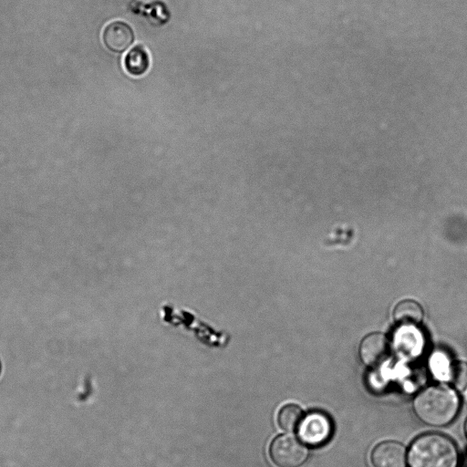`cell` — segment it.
<instances>
[{
	"label": "cell",
	"instance_id": "7c38bea8",
	"mask_svg": "<svg viewBox=\"0 0 467 467\" xmlns=\"http://www.w3.org/2000/svg\"><path fill=\"white\" fill-rule=\"evenodd\" d=\"M464 433H465V436L467 438V418H466V420L464 421Z\"/></svg>",
	"mask_w": 467,
	"mask_h": 467
},
{
	"label": "cell",
	"instance_id": "4fadbf2b",
	"mask_svg": "<svg viewBox=\"0 0 467 467\" xmlns=\"http://www.w3.org/2000/svg\"><path fill=\"white\" fill-rule=\"evenodd\" d=\"M1 369H2V366H1V362H0V374H1Z\"/></svg>",
	"mask_w": 467,
	"mask_h": 467
},
{
	"label": "cell",
	"instance_id": "7a4b0ae2",
	"mask_svg": "<svg viewBox=\"0 0 467 467\" xmlns=\"http://www.w3.org/2000/svg\"><path fill=\"white\" fill-rule=\"evenodd\" d=\"M409 467H458L460 453L446 435L430 432L417 437L407 453Z\"/></svg>",
	"mask_w": 467,
	"mask_h": 467
},
{
	"label": "cell",
	"instance_id": "5b68a950",
	"mask_svg": "<svg viewBox=\"0 0 467 467\" xmlns=\"http://www.w3.org/2000/svg\"><path fill=\"white\" fill-rule=\"evenodd\" d=\"M102 40L109 50L114 53H123L135 41L134 30L130 24L124 21H113L103 29Z\"/></svg>",
	"mask_w": 467,
	"mask_h": 467
},
{
	"label": "cell",
	"instance_id": "ba28073f",
	"mask_svg": "<svg viewBox=\"0 0 467 467\" xmlns=\"http://www.w3.org/2000/svg\"><path fill=\"white\" fill-rule=\"evenodd\" d=\"M126 72L134 78L145 75L150 66V57L146 47L140 44L131 47L123 58Z\"/></svg>",
	"mask_w": 467,
	"mask_h": 467
},
{
	"label": "cell",
	"instance_id": "8fae6325",
	"mask_svg": "<svg viewBox=\"0 0 467 467\" xmlns=\"http://www.w3.org/2000/svg\"><path fill=\"white\" fill-rule=\"evenodd\" d=\"M448 381L453 389L462 391L467 388V363L456 361L451 363L446 372Z\"/></svg>",
	"mask_w": 467,
	"mask_h": 467
},
{
	"label": "cell",
	"instance_id": "9c48e42d",
	"mask_svg": "<svg viewBox=\"0 0 467 467\" xmlns=\"http://www.w3.org/2000/svg\"><path fill=\"white\" fill-rule=\"evenodd\" d=\"M393 318L402 326L418 325L423 318V309L416 301L402 300L394 307Z\"/></svg>",
	"mask_w": 467,
	"mask_h": 467
},
{
	"label": "cell",
	"instance_id": "277c9868",
	"mask_svg": "<svg viewBox=\"0 0 467 467\" xmlns=\"http://www.w3.org/2000/svg\"><path fill=\"white\" fill-rule=\"evenodd\" d=\"M333 431L332 421L324 412L312 411L301 420L297 432L299 439L312 447L326 443Z\"/></svg>",
	"mask_w": 467,
	"mask_h": 467
},
{
	"label": "cell",
	"instance_id": "30bf717a",
	"mask_svg": "<svg viewBox=\"0 0 467 467\" xmlns=\"http://www.w3.org/2000/svg\"><path fill=\"white\" fill-rule=\"evenodd\" d=\"M303 417V411L299 406L286 404L280 409L277 422L282 430L292 431L298 427Z\"/></svg>",
	"mask_w": 467,
	"mask_h": 467
},
{
	"label": "cell",
	"instance_id": "6da1fadb",
	"mask_svg": "<svg viewBox=\"0 0 467 467\" xmlns=\"http://www.w3.org/2000/svg\"><path fill=\"white\" fill-rule=\"evenodd\" d=\"M461 409V399L455 389L432 385L421 390L413 400L416 416L430 426L441 427L451 423Z\"/></svg>",
	"mask_w": 467,
	"mask_h": 467
},
{
	"label": "cell",
	"instance_id": "52a82bcc",
	"mask_svg": "<svg viewBox=\"0 0 467 467\" xmlns=\"http://www.w3.org/2000/svg\"><path fill=\"white\" fill-rule=\"evenodd\" d=\"M370 461L373 467H406V449L397 441H382L372 450Z\"/></svg>",
	"mask_w": 467,
	"mask_h": 467
},
{
	"label": "cell",
	"instance_id": "3957f363",
	"mask_svg": "<svg viewBox=\"0 0 467 467\" xmlns=\"http://www.w3.org/2000/svg\"><path fill=\"white\" fill-rule=\"evenodd\" d=\"M269 454L277 467H300L308 457V449L296 437L282 434L272 441Z\"/></svg>",
	"mask_w": 467,
	"mask_h": 467
},
{
	"label": "cell",
	"instance_id": "8992f818",
	"mask_svg": "<svg viewBox=\"0 0 467 467\" xmlns=\"http://www.w3.org/2000/svg\"><path fill=\"white\" fill-rule=\"evenodd\" d=\"M358 354L363 364L377 367L383 363L389 354V341L379 332L367 335L359 344Z\"/></svg>",
	"mask_w": 467,
	"mask_h": 467
}]
</instances>
